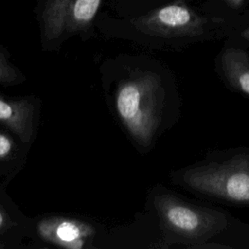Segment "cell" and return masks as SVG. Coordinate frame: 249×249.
Here are the masks:
<instances>
[{
	"label": "cell",
	"instance_id": "obj_6",
	"mask_svg": "<svg viewBox=\"0 0 249 249\" xmlns=\"http://www.w3.org/2000/svg\"><path fill=\"white\" fill-rule=\"evenodd\" d=\"M214 72L230 91L249 98V50L228 42L217 53Z\"/></svg>",
	"mask_w": 249,
	"mask_h": 249
},
{
	"label": "cell",
	"instance_id": "obj_3",
	"mask_svg": "<svg viewBox=\"0 0 249 249\" xmlns=\"http://www.w3.org/2000/svg\"><path fill=\"white\" fill-rule=\"evenodd\" d=\"M169 180L202 201L249 208V145L208 150L201 159L172 169Z\"/></svg>",
	"mask_w": 249,
	"mask_h": 249
},
{
	"label": "cell",
	"instance_id": "obj_9",
	"mask_svg": "<svg viewBox=\"0 0 249 249\" xmlns=\"http://www.w3.org/2000/svg\"><path fill=\"white\" fill-rule=\"evenodd\" d=\"M226 249H249V223L237 218L234 224L218 239Z\"/></svg>",
	"mask_w": 249,
	"mask_h": 249
},
{
	"label": "cell",
	"instance_id": "obj_13",
	"mask_svg": "<svg viewBox=\"0 0 249 249\" xmlns=\"http://www.w3.org/2000/svg\"><path fill=\"white\" fill-rule=\"evenodd\" d=\"M12 226V220L8 213L0 206V234L4 233Z\"/></svg>",
	"mask_w": 249,
	"mask_h": 249
},
{
	"label": "cell",
	"instance_id": "obj_11",
	"mask_svg": "<svg viewBox=\"0 0 249 249\" xmlns=\"http://www.w3.org/2000/svg\"><path fill=\"white\" fill-rule=\"evenodd\" d=\"M16 143L8 134L0 132V161L10 160L16 152Z\"/></svg>",
	"mask_w": 249,
	"mask_h": 249
},
{
	"label": "cell",
	"instance_id": "obj_7",
	"mask_svg": "<svg viewBox=\"0 0 249 249\" xmlns=\"http://www.w3.org/2000/svg\"><path fill=\"white\" fill-rule=\"evenodd\" d=\"M39 232L51 243L64 248L79 249L85 246L93 234V230L89 225L75 219L53 217L40 223Z\"/></svg>",
	"mask_w": 249,
	"mask_h": 249
},
{
	"label": "cell",
	"instance_id": "obj_2",
	"mask_svg": "<svg viewBox=\"0 0 249 249\" xmlns=\"http://www.w3.org/2000/svg\"><path fill=\"white\" fill-rule=\"evenodd\" d=\"M157 185L149 196L164 248L226 249L218 239L237 220L221 205Z\"/></svg>",
	"mask_w": 249,
	"mask_h": 249
},
{
	"label": "cell",
	"instance_id": "obj_8",
	"mask_svg": "<svg viewBox=\"0 0 249 249\" xmlns=\"http://www.w3.org/2000/svg\"><path fill=\"white\" fill-rule=\"evenodd\" d=\"M34 104L27 99L0 98V123L23 142H30L34 135Z\"/></svg>",
	"mask_w": 249,
	"mask_h": 249
},
{
	"label": "cell",
	"instance_id": "obj_1",
	"mask_svg": "<svg viewBox=\"0 0 249 249\" xmlns=\"http://www.w3.org/2000/svg\"><path fill=\"white\" fill-rule=\"evenodd\" d=\"M116 109L136 145L150 150L181 117L182 98L171 69L156 62L134 68L118 86Z\"/></svg>",
	"mask_w": 249,
	"mask_h": 249
},
{
	"label": "cell",
	"instance_id": "obj_12",
	"mask_svg": "<svg viewBox=\"0 0 249 249\" xmlns=\"http://www.w3.org/2000/svg\"><path fill=\"white\" fill-rule=\"evenodd\" d=\"M234 37H235L236 40L231 41L230 43L240 46V47H243V48H246V49L249 50V25L240 29Z\"/></svg>",
	"mask_w": 249,
	"mask_h": 249
},
{
	"label": "cell",
	"instance_id": "obj_10",
	"mask_svg": "<svg viewBox=\"0 0 249 249\" xmlns=\"http://www.w3.org/2000/svg\"><path fill=\"white\" fill-rule=\"evenodd\" d=\"M23 79L20 72L9 61L6 54L0 52V86L14 85Z\"/></svg>",
	"mask_w": 249,
	"mask_h": 249
},
{
	"label": "cell",
	"instance_id": "obj_5",
	"mask_svg": "<svg viewBox=\"0 0 249 249\" xmlns=\"http://www.w3.org/2000/svg\"><path fill=\"white\" fill-rule=\"evenodd\" d=\"M103 0H46L42 12L44 38L52 41L64 34L89 28Z\"/></svg>",
	"mask_w": 249,
	"mask_h": 249
},
{
	"label": "cell",
	"instance_id": "obj_14",
	"mask_svg": "<svg viewBox=\"0 0 249 249\" xmlns=\"http://www.w3.org/2000/svg\"><path fill=\"white\" fill-rule=\"evenodd\" d=\"M224 2H225L228 6H230L231 8L236 9V8L240 7V6L243 4L244 0H224Z\"/></svg>",
	"mask_w": 249,
	"mask_h": 249
},
{
	"label": "cell",
	"instance_id": "obj_4",
	"mask_svg": "<svg viewBox=\"0 0 249 249\" xmlns=\"http://www.w3.org/2000/svg\"><path fill=\"white\" fill-rule=\"evenodd\" d=\"M143 36L159 46L172 49L189 47L228 34L224 18L207 17L182 3H172L148 12L130 20Z\"/></svg>",
	"mask_w": 249,
	"mask_h": 249
}]
</instances>
